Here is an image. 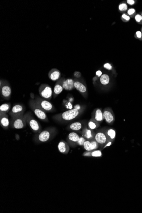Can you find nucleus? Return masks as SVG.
<instances>
[{
	"mask_svg": "<svg viewBox=\"0 0 142 213\" xmlns=\"http://www.w3.org/2000/svg\"><path fill=\"white\" fill-rule=\"evenodd\" d=\"M80 112L78 110L74 108L65 111L63 113L56 114L53 117V119L56 121L63 122L73 120L78 117Z\"/></svg>",
	"mask_w": 142,
	"mask_h": 213,
	"instance_id": "1",
	"label": "nucleus"
},
{
	"mask_svg": "<svg viewBox=\"0 0 142 213\" xmlns=\"http://www.w3.org/2000/svg\"><path fill=\"white\" fill-rule=\"evenodd\" d=\"M29 106L31 109L34 112V114L37 118L43 121L48 122H49V119L47 116L40 106L37 104L36 100H30L29 104Z\"/></svg>",
	"mask_w": 142,
	"mask_h": 213,
	"instance_id": "2",
	"label": "nucleus"
},
{
	"mask_svg": "<svg viewBox=\"0 0 142 213\" xmlns=\"http://www.w3.org/2000/svg\"><path fill=\"white\" fill-rule=\"evenodd\" d=\"M55 129L53 128H49L39 133L36 137H35V140L37 142H46L53 137L55 134Z\"/></svg>",
	"mask_w": 142,
	"mask_h": 213,
	"instance_id": "3",
	"label": "nucleus"
},
{
	"mask_svg": "<svg viewBox=\"0 0 142 213\" xmlns=\"http://www.w3.org/2000/svg\"><path fill=\"white\" fill-rule=\"evenodd\" d=\"M10 126L15 129H22L26 127L27 123L24 114L12 117L10 122Z\"/></svg>",
	"mask_w": 142,
	"mask_h": 213,
	"instance_id": "4",
	"label": "nucleus"
},
{
	"mask_svg": "<svg viewBox=\"0 0 142 213\" xmlns=\"http://www.w3.org/2000/svg\"><path fill=\"white\" fill-rule=\"evenodd\" d=\"M26 123L29 125L32 131L36 133H39L41 132L42 128L38 122L34 119L29 114H26L24 115Z\"/></svg>",
	"mask_w": 142,
	"mask_h": 213,
	"instance_id": "5",
	"label": "nucleus"
},
{
	"mask_svg": "<svg viewBox=\"0 0 142 213\" xmlns=\"http://www.w3.org/2000/svg\"><path fill=\"white\" fill-rule=\"evenodd\" d=\"M37 104L45 112H51L54 111L55 107L49 101L41 98H37L35 100Z\"/></svg>",
	"mask_w": 142,
	"mask_h": 213,
	"instance_id": "6",
	"label": "nucleus"
},
{
	"mask_svg": "<svg viewBox=\"0 0 142 213\" xmlns=\"http://www.w3.org/2000/svg\"><path fill=\"white\" fill-rule=\"evenodd\" d=\"M39 92L40 96L46 100H50L52 97V89L49 85H42L39 88Z\"/></svg>",
	"mask_w": 142,
	"mask_h": 213,
	"instance_id": "7",
	"label": "nucleus"
},
{
	"mask_svg": "<svg viewBox=\"0 0 142 213\" xmlns=\"http://www.w3.org/2000/svg\"><path fill=\"white\" fill-rule=\"evenodd\" d=\"M24 106L21 104H17L13 106L12 110L9 112V114L12 118L17 116L24 114Z\"/></svg>",
	"mask_w": 142,
	"mask_h": 213,
	"instance_id": "8",
	"label": "nucleus"
},
{
	"mask_svg": "<svg viewBox=\"0 0 142 213\" xmlns=\"http://www.w3.org/2000/svg\"><path fill=\"white\" fill-rule=\"evenodd\" d=\"M95 140L98 143L99 145H103L108 142V139L105 133L102 132H99L95 134Z\"/></svg>",
	"mask_w": 142,
	"mask_h": 213,
	"instance_id": "9",
	"label": "nucleus"
},
{
	"mask_svg": "<svg viewBox=\"0 0 142 213\" xmlns=\"http://www.w3.org/2000/svg\"><path fill=\"white\" fill-rule=\"evenodd\" d=\"M10 122L8 116L6 114L0 113V125L3 128L7 129L8 128Z\"/></svg>",
	"mask_w": 142,
	"mask_h": 213,
	"instance_id": "10",
	"label": "nucleus"
},
{
	"mask_svg": "<svg viewBox=\"0 0 142 213\" xmlns=\"http://www.w3.org/2000/svg\"><path fill=\"white\" fill-rule=\"evenodd\" d=\"M58 149L60 153L63 154H67L69 151L70 148L69 144L66 142L62 140L58 144Z\"/></svg>",
	"mask_w": 142,
	"mask_h": 213,
	"instance_id": "11",
	"label": "nucleus"
},
{
	"mask_svg": "<svg viewBox=\"0 0 142 213\" xmlns=\"http://www.w3.org/2000/svg\"><path fill=\"white\" fill-rule=\"evenodd\" d=\"M103 117L108 123L111 124L115 120V117L112 111L111 110L106 109L103 112Z\"/></svg>",
	"mask_w": 142,
	"mask_h": 213,
	"instance_id": "12",
	"label": "nucleus"
},
{
	"mask_svg": "<svg viewBox=\"0 0 142 213\" xmlns=\"http://www.w3.org/2000/svg\"><path fill=\"white\" fill-rule=\"evenodd\" d=\"M75 82L72 79H67L63 81L62 84L63 88L66 90L70 91L73 89L75 87Z\"/></svg>",
	"mask_w": 142,
	"mask_h": 213,
	"instance_id": "13",
	"label": "nucleus"
},
{
	"mask_svg": "<svg viewBox=\"0 0 142 213\" xmlns=\"http://www.w3.org/2000/svg\"><path fill=\"white\" fill-rule=\"evenodd\" d=\"M83 156L85 157H99L102 156V153L100 150H95L91 151H87L83 153Z\"/></svg>",
	"mask_w": 142,
	"mask_h": 213,
	"instance_id": "14",
	"label": "nucleus"
},
{
	"mask_svg": "<svg viewBox=\"0 0 142 213\" xmlns=\"http://www.w3.org/2000/svg\"><path fill=\"white\" fill-rule=\"evenodd\" d=\"M60 72L57 69H52L49 72V78L52 81H56L59 79L60 77Z\"/></svg>",
	"mask_w": 142,
	"mask_h": 213,
	"instance_id": "15",
	"label": "nucleus"
},
{
	"mask_svg": "<svg viewBox=\"0 0 142 213\" xmlns=\"http://www.w3.org/2000/svg\"><path fill=\"white\" fill-rule=\"evenodd\" d=\"M82 134L84 138L86 139H87L88 140H91L92 139H94L95 135L94 132L91 130L89 128H85L82 132Z\"/></svg>",
	"mask_w": 142,
	"mask_h": 213,
	"instance_id": "16",
	"label": "nucleus"
},
{
	"mask_svg": "<svg viewBox=\"0 0 142 213\" xmlns=\"http://www.w3.org/2000/svg\"><path fill=\"white\" fill-rule=\"evenodd\" d=\"M1 94L4 98H9L11 94V89L8 85H4L1 87Z\"/></svg>",
	"mask_w": 142,
	"mask_h": 213,
	"instance_id": "17",
	"label": "nucleus"
},
{
	"mask_svg": "<svg viewBox=\"0 0 142 213\" xmlns=\"http://www.w3.org/2000/svg\"><path fill=\"white\" fill-rule=\"evenodd\" d=\"M79 138V136L77 133L72 132L69 134L67 139L69 142H71L72 143H77Z\"/></svg>",
	"mask_w": 142,
	"mask_h": 213,
	"instance_id": "18",
	"label": "nucleus"
},
{
	"mask_svg": "<svg viewBox=\"0 0 142 213\" xmlns=\"http://www.w3.org/2000/svg\"><path fill=\"white\" fill-rule=\"evenodd\" d=\"M93 119L98 122H101L104 119L103 117V112L100 109L96 110L94 114Z\"/></svg>",
	"mask_w": 142,
	"mask_h": 213,
	"instance_id": "19",
	"label": "nucleus"
},
{
	"mask_svg": "<svg viewBox=\"0 0 142 213\" xmlns=\"http://www.w3.org/2000/svg\"><path fill=\"white\" fill-rule=\"evenodd\" d=\"M105 134L108 139V141H110L112 142H114L116 137V132L115 130L111 128L107 130L105 133Z\"/></svg>",
	"mask_w": 142,
	"mask_h": 213,
	"instance_id": "20",
	"label": "nucleus"
},
{
	"mask_svg": "<svg viewBox=\"0 0 142 213\" xmlns=\"http://www.w3.org/2000/svg\"><path fill=\"white\" fill-rule=\"evenodd\" d=\"M74 86L75 88L80 92H81V93H85L87 91L86 87L80 82L75 81V82Z\"/></svg>",
	"mask_w": 142,
	"mask_h": 213,
	"instance_id": "21",
	"label": "nucleus"
},
{
	"mask_svg": "<svg viewBox=\"0 0 142 213\" xmlns=\"http://www.w3.org/2000/svg\"><path fill=\"white\" fill-rule=\"evenodd\" d=\"M82 124L80 122H75L71 124L69 128L71 130L74 131H79L82 128Z\"/></svg>",
	"mask_w": 142,
	"mask_h": 213,
	"instance_id": "22",
	"label": "nucleus"
},
{
	"mask_svg": "<svg viewBox=\"0 0 142 213\" xmlns=\"http://www.w3.org/2000/svg\"><path fill=\"white\" fill-rule=\"evenodd\" d=\"M11 108V105L10 104L5 103L2 104L0 106V113L6 114L10 111Z\"/></svg>",
	"mask_w": 142,
	"mask_h": 213,
	"instance_id": "23",
	"label": "nucleus"
},
{
	"mask_svg": "<svg viewBox=\"0 0 142 213\" xmlns=\"http://www.w3.org/2000/svg\"><path fill=\"white\" fill-rule=\"evenodd\" d=\"M88 125L89 128L90 129L93 130L99 127V124L98 122L94 120L93 119H91L89 121Z\"/></svg>",
	"mask_w": 142,
	"mask_h": 213,
	"instance_id": "24",
	"label": "nucleus"
},
{
	"mask_svg": "<svg viewBox=\"0 0 142 213\" xmlns=\"http://www.w3.org/2000/svg\"><path fill=\"white\" fill-rule=\"evenodd\" d=\"M63 85L60 84L59 83L56 84L54 88V93L55 95H58L60 93H61V92L63 91Z\"/></svg>",
	"mask_w": 142,
	"mask_h": 213,
	"instance_id": "25",
	"label": "nucleus"
},
{
	"mask_svg": "<svg viewBox=\"0 0 142 213\" xmlns=\"http://www.w3.org/2000/svg\"><path fill=\"white\" fill-rule=\"evenodd\" d=\"M84 148L86 151H91L94 150L93 147L90 140H87L83 145Z\"/></svg>",
	"mask_w": 142,
	"mask_h": 213,
	"instance_id": "26",
	"label": "nucleus"
},
{
	"mask_svg": "<svg viewBox=\"0 0 142 213\" xmlns=\"http://www.w3.org/2000/svg\"><path fill=\"white\" fill-rule=\"evenodd\" d=\"M109 80L110 79L109 76L107 74H103L100 78V82L101 84H102L103 85L108 84L109 83Z\"/></svg>",
	"mask_w": 142,
	"mask_h": 213,
	"instance_id": "27",
	"label": "nucleus"
},
{
	"mask_svg": "<svg viewBox=\"0 0 142 213\" xmlns=\"http://www.w3.org/2000/svg\"><path fill=\"white\" fill-rule=\"evenodd\" d=\"M90 140H91V144L93 145L94 150L98 149L99 148V144L96 141V140H95V138Z\"/></svg>",
	"mask_w": 142,
	"mask_h": 213,
	"instance_id": "28",
	"label": "nucleus"
},
{
	"mask_svg": "<svg viewBox=\"0 0 142 213\" xmlns=\"http://www.w3.org/2000/svg\"><path fill=\"white\" fill-rule=\"evenodd\" d=\"M86 139L83 137H80L78 140V141L77 142V144L79 146H83L84 142L86 141Z\"/></svg>",
	"mask_w": 142,
	"mask_h": 213,
	"instance_id": "29",
	"label": "nucleus"
},
{
	"mask_svg": "<svg viewBox=\"0 0 142 213\" xmlns=\"http://www.w3.org/2000/svg\"><path fill=\"white\" fill-rule=\"evenodd\" d=\"M119 8L120 10L124 11H126L127 10L128 7L126 4H121L119 6Z\"/></svg>",
	"mask_w": 142,
	"mask_h": 213,
	"instance_id": "30",
	"label": "nucleus"
},
{
	"mask_svg": "<svg viewBox=\"0 0 142 213\" xmlns=\"http://www.w3.org/2000/svg\"><path fill=\"white\" fill-rule=\"evenodd\" d=\"M135 19L136 21L138 22H140V21L142 20V16L140 15H137L135 16Z\"/></svg>",
	"mask_w": 142,
	"mask_h": 213,
	"instance_id": "31",
	"label": "nucleus"
},
{
	"mask_svg": "<svg viewBox=\"0 0 142 213\" xmlns=\"http://www.w3.org/2000/svg\"><path fill=\"white\" fill-rule=\"evenodd\" d=\"M104 67L105 68L108 70H111L112 68V67L111 66V65L109 63H106V64H105L104 65Z\"/></svg>",
	"mask_w": 142,
	"mask_h": 213,
	"instance_id": "32",
	"label": "nucleus"
},
{
	"mask_svg": "<svg viewBox=\"0 0 142 213\" xmlns=\"http://www.w3.org/2000/svg\"><path fill=\"white\" fill-rule=\"evenodd\" d=\"M135 10L134 9L131 8L129 9L128 11V14L129 15H131L134 14V13H135Z\"/></svg>",
	"mask_w": 142,
	"mask_h": 213,
	"instance_id": "33",
	"label": "nucleus"
},
{
	"mask_svg": "<svg viewBox=\"0 0 142 213\" xmlns=\"http://www.w3.org/2000/svg\"><path fill=\"white\" fill-rule=\"evenodd\" d=\"M122 18L125 19L127 21H129L130 20V17L126 14H123L122 16Z\"/></svg>",
	"mask_w": 142,
	"mask_h": 213,
	"instance_id": "34",
	"label": "nucleus"
},
{
	"mask_svg": "<svg viewBox=\"0 0 142 213\" xmlns=\"http://www.w3.org/2000/svg\"><path fill=\"white\" fill-rule=\"evenodd\" d=\"M112 142L110 141H108V142H107L105 143V146H104V147H103V148H105L106 147L110 146L111 145H112Z\"/></svg>",
	"mask_w": 142,
	"mask_h": 213,
	"instance_id": "35",
	"label": "nucleus"
},
{
	"mask_svg": "<svg viewBox=\"0 0 142 213\" xmlns=\"http://www.w3.org/2000/svg\"><path fill=\"white\" fill-rule=\"evenodd\" d=\"M74 76H75L76 78H79L81 77V73L79 72H76L74 73Z\"/></svg>",
	"mask_w": 142,
	"mask_h": 213,
	"instance_id": "36",
	"label": "nucleus"
},
{
	"mask_svg": "<svg viewBox=\"0 0 142 213\" xmlns=\"http://www.w3.org/2000/svg\"><path fill=\"white\" fill-rule=\"evenodd\" d=\"M127 2L130 5H133L135 3V1L134 0H128Z\"/></svg>",
	"mask_w": 142,
	"mask_h": 213,
	"instance_id": "37",
	"label": "nucleus"
},
{
	"mask_svg": "<svg viewBox=\"0 0 142 213\" xmlns=\"http://www.w3.org/2000/svg\"><path fill=\"white\" fill-rule=\"evenodd\" d=\"M136 36L138 38H141L142 37V33L140 31H137L136 32Z\"/></svg>",
	"mask_w": 142,
	"mask_h": 213,
	"instance_id": "38",
	"label": "nucleus"
},
{
	"mask_svg": "<svg viewBox=\"0 0 142 213\" xmlns=\"http://www.w3.org/2000/svg\"><path fill=\"white\" fill-rule=\"evenodd\" d=\"M102 72H101L100 70H98V71H97L96 72V75L98 77H100L101 76H102Z\"/></svg>",
	"mask_w": 142,
	"mask_h": 213,
	"instance_id": "39",
	"label": "nucleus"
},
{
	"mask_svg": "<svg viewBox=\"0 0 142 213\" xmlns=\"http://www.w3.org/2000/svg\"><path fill=\"white\" fill-rule=\"evenodd\" d=\"M74 108L80 111L81 110V106L78 104H77V105H75V106H74Z\"/></svg>",
	"mask_w": 142,
	"mask_h": 213,
	"instance_id": "40",
	"label": "nucleus"
},
{
	"mask_svg": "<svg viewBox=\"0 0 142 213\" xmlns=\"http://www.w3.org/2000/svg\"><path fill=\"white\" fill-rule=\"evenodd\" d=\"M72 105L71 104V103H69L68 104V105L67 106V108H69V109H71L72 108Z\"/></svg>",
	"mask_w": 142,
	"mask_h": 213,
	"instance_id": "41",
	"label": "nucleus"
}]
</instances>
